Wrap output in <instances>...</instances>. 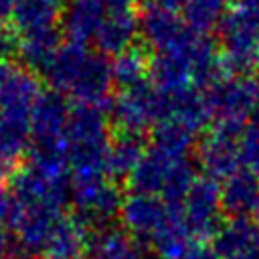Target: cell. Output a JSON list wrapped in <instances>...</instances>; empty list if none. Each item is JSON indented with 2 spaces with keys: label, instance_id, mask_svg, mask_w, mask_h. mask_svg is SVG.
<instances>
[{
  "label": "cell",
  "instance_id": "cell-1",
  "mask_svg": "<svg viewBox=\"0 0 259 259\" xmlns=\"http://www.w3.org/2000/svg\"><path fill=\"white\" fill-rule=\"evenodd\" d=\"M109 140V121L103 109L99 105L77 103L69 113L65 130V148L73 176L107 174Z\"/></svg>",
  "mask_w": 259,
  "mask_h": 259
},
{
  "label": "cell",
  "instance_id": "cell-2",
  "mask_svg": "<svg viewBox=\"0 0 259 259\" xmlns=\"http://www.w3.org/2000/svg\"><path fill=\"white\" fill-rule=\"evenodd\" d=\"M259 95V83L247 75H225L206 89V101L214 127L241 134L245 121L251 117L255 99Z\"/></svg>",
  "mask_w": 259,
  "mask_h": 259
},
{
  "label": "cell",
  "instance_id": "cell-3",
  "mask_svg": "<svg viewBox=\"0 0 259 259\" xmlns=\"http://www.w3.org/2000/svg\"><path fill=\"white\" fill-rule=\"evenodd\" d=\"M111 117L121 132L142 136L168 119V97L148 81L121 89L111 103Z\"/></svg>",
  "mask_w": 259,
  "mask_h": 259
},
{
  "label": "cell",
  "instance_id": "cell-4",
  "mask_svg": "<svg viewBox=\"0 0 259 259\" xmlns=\"http://www.w3.org/2000/svg\"><path fill=\"white\" fill-rule=\"evenodd\" d=\"M69 198L79 217L87 227H105L121 210V190L105 174H83L73 176Z\"/></svg>",
  "mask_w": 259,
  "mask_h": 259
},
{
  "label": "cell",
  "instance_id": "cell-5",
  "mask_svg": "<svg viewBox=\"0 0 259 259\" xmlns=\"http://www.w3.org/2000/svg\"><path fill=\"white\" fill-rule=\"evenodd\" d=\"M221 184L219 180L210 176H196L188 196L184 198V204L180 208V214L192 235V239L204 241L214 239V235L221 229Z\"/></svg>",
  "mask_w": 259,
  "mask_h": 259
},
{
  "label": "cell",
  "instance_id": "cell-6",
  "mask_svg": "<svg viewBox=\"0 0 259 259\" xmlns=\"http://www.w3.org/2000/svg\"><path fill=\"white\" fill-rule=\"evenodd\" d=\"M172 208L158 194L148 192H132L123 198L119 219L123 229L142 243H150V239L166 225L172 217Z\"/></svg>",
  "mask_w": 259,
  "mask_h": 259
},
{
  "label": "cell",
  "instance_id": "cell-7",
  "mask_svg": "<svg viewBox=\"0 0 259 259\" xmlns=\"http://www.w3.org/2000/svg\"><path fill=\"white\" fill-rule=\"evenodd\" d=\"M190 32V26L174 12L162 6H150L140 16V34L158 55L172 53Z\"/></svg>",
  "mask_w": 259,
  "mask_h": 259
},
{
  "label": "cell",
  "instance_id": "cell-8",
  "mask_svg": "<svg viewBox=\"0 0 259 259\" xmlns=\"http://www.w3.org/2000/svg\"><path fill=\"white\" fill-rule=\"evenodd\" d=\"M239 136L241 134H231L219 127L204 136L198 146V162L206 176L214 180H227L239 172Z\"/></svg>",
  "mask_w": 259,
  "mask_h": 259
},
{
  "label": "cell",
  "instance_id": "cell-9",
  "mask_svg": "<svg viewBox=\"0 0 259 259\" xmlns=\"http://www.w3.org/2000/svg\"><path fill=\"white\" fill-rule=\"evenodd\" d=\"M113 85L115 83L111 75V63L107 61V57L101 53H89L75 83L69 89V95L75 97L77 103H89L101 107V103L109 99Z\"/></svg>",
  "mask_w": 259,
  "mask_h": 259
},
{
  "label": "cell",
  "instance_id": "cell-10",
  "mask_svg": "<svg viewBox=\"0 0 259 259\" xmlns=\"http://www.w3.org/2000/svg\"><path fill=\"white\" fill-rule=\"evenodd\" d=\"M69 103L63 93L47 91L36 99L30 113V134L32 142H61L65 140V130L69 121Z\"/></svg>",
  "mask_w": 259,
  "mask_h": 259
},
{
  "label": "cell",
  "instance_id": "cell-11",
  "mask_svg": "<svg viewBox=\"0 0 259 259\" xmlns=\"http://www.w3.org/2000/svg\"><path fill=\"white\" fill-rule=\"evenodd\" d=\"M79 217H61L40 251V259H87L89 233Z\"/></svg>",
  "mask_w": 259,
  "mask_h": 259
},
{
  "label": "cell",
  "instance_id": "cell-12",
  "mask_svg": "<svg viewBox=\"0 0 259 259\" xmlns=\"http://www.w3.org/2000/svg\"><path fill=\"white\" fill-rule=\"evenodd\" d=\"M87 259H154L148 247L132 237L125 229L103 227L99 229L91 241Z\"/></svg>",
  "mask_w": 259,
  "mask_h": 259
},
{
  "label": "cell",
  "instance_id": "cell-13",
  "mask_svg": "<svg viewBox=\"0 0 259 259\" xmlns=\"http://www.w3.org/2000/svg\"><path fill=\"white\" fill-rule=\"evenodd\" d=\"M140 32V18L130 10H111L105 14L97 34L95 45L101 55H119L134 47V38Z\"/></svg>",
  "mask_w": 259,
  "mask_h": 259
},
{
  "label": "cell",
  "instance_id": "cell-14",
  "mask_svg": "<svg viewBox=\"0 0 259 259\" xmlns=\"http://www.w3.org/2000/svg\"><path fill=\"white\" fill-rule=\"evenodd\" d=\"M214 251L223 259L259 255V227L249 219H231L214 235Z\"/></svg>",
  "mask_w": 259,
  "mask_h": 259
},
{
  "label": "cell",
  "instance_id": "cell-15",
  "mask_svg": "<svg viewBox=\"0 0 259 259\" xmlns=\"http://www.w3.org/2000/svg\"><path fill=\"white\" fill-rule=\"evenodd\" d=\"M223 212L233 219H247L259 206V176L249 170H239L221 186Z\"/></svg>",
  "mask_w": 259,
  "mask_h": 259
},
{
  "label": "cell",
  "instance_id": "cell-16",
  "mask_svg": "<svg viewBox=\"0 0 259 259\" xmlns=\"http://www.w3.org/2000/svg\"><path fill=\"white\" fill-rule=\"evenodd\" d=\"M61 2L57 0H16L8 12L16 36L57 28L61 20Z\"/></svg>",
  "mask_w": 259,
  "mask_h": 259
},
{
  "label": "cell",
  "instance_id": "cell-17",
  "mask_svg": "<svg viewBox=\"0 0 259 259\" xmlns=\"http://www.w3.org/2000/svg\"><path fill=\"white\" fill-rule=\"evenodd\" d=\"M105 14V6L97 0H75L61 14L63 32L69 36L71 42L85 45L87 40L95 38Z\"/></svg>",
  "mask_w": 259,
  "mask_h": 259
},
{
  "label": "cell",
  "instance_id": "cell-18",
  "mask_svg": "<svg viewBox=\"0 0 259 259\" xmlns=\"http://www.w3.org/2000/svg\"><path fill=\"white\" fill-rule=\"evenodd\" d=\"M168 97V119H176L194 134L206 127V123L212 119L210 107L206 101V95L194 85H188L180 91L166 93Z\"/></svg>",
  "mask_w": 259,
  "mask_h": 259
},
{
  "label": "cell",
  "instance_id": "cell-19",
  "mask_svg": "<svg viewBox=\"0 0 259 259\" xmlns=\"http://www.w3.org/2000/svg\"><path fill=\"white\" fill-rule=\"evenodd\" d=\"M89 53L91 51H87V47L79 45V42L69 40L67 45H61V49L57 51V55L53 57L49 67L42 71V75H45L47 83L53 87V91L69 95V89L75 83Z\"/></svg>",
  "mask_w": 259,
  "mask_h": 259
},
{
  "label": "cell",
  "instance_id": "cell-20",
  "mask_svg": "<svg viewBox=\"0 0 259 259\" xmlns=\"http://www.w3.org/2000/svg\"><path fill=\"white\" fill-rule=\"evenodd\" d=\"M30 115L16 111H0V160L10 168L30 148Z\"/></svg>",
  "mask_w": 259,
  "mask_h": 259
},
{
  "label": "cell",
  "instance_id": "cell-21",
  "mask_svg": "<svg viewBox=\"0 0 259 259\" xmlns=\"http://www.w3.org/2000/svg\"><path fill=\"white\" fill-rule=\"evenodd\" d=\"M61 49V34L57 28L38 30L30 34L16 36V53L28 71H45L57 51Z\"/></svg>",
  "mask_w": 259,
  "mask_h": 259
},
{
  "label": "cell",
  "instance_id": "cell-22",
  "mask_svg": "<svg viewBox=\"0 0 259 259\" xmlns=\"http://www.w3.org/2000/svg\"><path fill=\"white\" fill-rule=\"evenodd\" d=\"M182 160V158H180ZM174 158L164 156L162 152L150 148L146 150L144 158L140 160V164L136 166V170L130 174L127 182L134 188V192H148V194H160L166 178L174 166Z\"/></svg>",
  "mask_w": 259,
  "mask_h": 259
},
{
  "label": "cell",
  "instance_id": "cell-23",
  "mask_svg": "<svg viewBox=\"0 0 259 259\" xmlns=\"http://www.w3.org/2000/svg\"><path fill=\"white\" fill-rule=\"evenodd\" d=\"M146 150L140 136L119 132L115 138L109 140L107 160H105L107 174L113 178H130V174L136 170Z\"/></svg>",
  "mask_w": 259,
  "mask_h": 259
},
{
  "label": "cell",
  "instance_id": "cell-24",
  "mask_svg": "<svg viewBox=\"0 0 259 259\" xmlns=\"http://www.w3.org/2000/svg\"><path fill=\"white\" fill-rule=\"evenodd\" d=\"M192 235L178 210L166 221V225L150 239L152 251L158 259H182L186 251L192 247Z\"/></svg>",
  "mask_w": 259,
  "mask_h": 259
},
{
  "label": "cell",
  "instance_id": "cell-25",
  "mask_svg": "<svg viewBox=\"0 0 259 259\" xmlns=\"http://www.w3.org/2000/svg\"><path fill=\"white\" fill-rule=\"evenodd\" d=\"M194 138H196V134L192 130H188L186 125H182L180 121L164 119L152 130V146L150 148L162 152L168 158L180 160V158H188V152L194 146Z\"/></svg>",
  "mask_w": 259,
  "mask_h": 259
},
{
  "label": "cell",
  "instance_id": "cell-26",
  "mask_svg": "<svg viewBox=\"0 0 259 259\" xmlns=\"http://www.w3.org/2000/svg\"><path fill=\"white\" fill-rule=\"evenodd\" d=\"M150 65L152 61L144 51V47H130L123 53L115 55L111 63L113 83L119 85L121 89L146 83V77L150 75Z\"/></svg>",
  "mask_w": 259,
  "mask_h": 259
},
{
  "label": "cell",
  "instance_id": "cell-27",
  "mask_svg": "<svg viewBox=\"0 0 259 259\" xmlns=\"http://www.w3.org/2000/svg\"><path fill=\"white\" fill-rule=\"evenodd\" d=\"M233 0H186L184 22L198 32H208L210 28L219 26L225 14L231 10Z\"/></svg>",
  "mask_w": 259,
  "mask_h": 259
},
{
  "label": "cell",
  "instance_id": "cell-28",
  "mask_svg": "<svg viewBox=\"0 0 259 259\" xmlns=\"http://www.w3.org/2000/svg\"><path fill=\"white\" fill-rule=\"evenodd\" d=\"M194 180H196V170L190 164V160L188 158L176 160L174 166H172V170H170V174H168V178H166V184H164V188L160 192L162 200L172 210H178L180 212V208L184 204V198L188 196Z\"/></svg>",
  "mask_w": 259,
  "mask_h": 259
},
{
  "label": "cell",
  "instance_id": "cell-29",
  "mask_svg": "<svg viewBox=\"0 0 259 259\" xmlns=\"http://www.w3.org/2000/svg\"><path fill=\"white\" fill-rule=\"evenodd\" d=\"M239 154L241 164L247 166L249 172L259 176V125H247L239 136Z\"/></svg>",
  "mask_w": 259,
  "mask_h": 259
},
{
  "label": "cell",
  "instance_id": "cell-30",
  "mask_svg": "<svg viewBox=\"0 0 259 259\" xmlns=\"http://www.w3.org/2000/svg\"><path fill=\"white\" fill-rule=\"evenodd\" d=\"M233 8L239 14H243L245 18L259 24V0H235Z\"/></svg>",
  "mask_w": 259,
  "mask_h": 259
},
{
  "label": "cell",
  "instance_id": "cell-31",
  "mask_svg": "<svg viewBox=\"0 0 259 259\" xmlns=\"http://www.w3.org/2000/svg\"><path fill=\"white\" fill-rule=\"evenodd\" d=\"M182 259H223V257L214 251V247H208L204 243H198V245H192Z\"/></svg>",
  "mask_w": 259,
  "mask_h": 259
},
{
  "label": "cell",
  "instance_id": "cell-32",
  "mask_svg": "<svg viewBox=\"0 0 259 259\" xmlns=\"http://www.w3.org/2000/svg\"><path fill=\"white\" fill-rule=\"evenodd\" d=\"M10 208H12L10 188L4 184V178H0V225L10 217Z\"/></svg>",
  "mask_w": 259,
  "mask_h": 259
},
{
  "label": "cell",
  "instance_id": "cell-33",
  "mask_svg": "<svg viewBox=\"0 0 259 259\" xmlns=\"http://www.w3.org/2000/svg\"><path fill=\"white\" fill-rule=\"evenodd\" d=\"M0 259H14V239L0 227Z\"/></svg>",
  "mask_w": 259,
  "mask_h": 259
},
{
  "label": "cell",
  "instance_id": "cell-34",
  "mask_svg": "<svg viewBox=\"0 0 259 259\" xmlns=\"http://www.w3.org/2000/svg\"><path fill=\"white\" fill-rule=\"evenodd\" d=\"M14 65L10 63V59H2L0 57V101H2V89H4V83L8 79V75L12 73Z\"/></svg>",
  "mask_w": 259,
  "mask_h": 259
},
{
  "label": "cell",
  "instance_id": "cell-35",
  "mask_svg": "<svg viewBox=\"0 0 259 259\" xmlns=\"http://www.w3.org/2000/svg\"><path fill=\"white\" fill-rule=\"evenodd\" d=\"M251 119H253V123H257V125H259V95H257V99H255V107H253Z\"/></svg>",
  "mask_w": 259,
  "mask_h": 259
},
{
  "label": "cell",
  "instance_id": "cell-36",
  "mask_svg": "<svg viewBox=\"0 0 259 259\" xmlns=\"http://www.w3.org/2000/svg\"><path fill=\"white\" fill-rule=\"evenodd\" d=\"M239 259H259V255H251V257H239Z\"/></svg>",
  "mask_w": 259,
  "mask_h": 259
},
{
  "label": "cell",
  "instance_id": "cell-37",
  "mask_svg": "<svg viewBox=\"0 0 259 259\" xmlns=\"http://www.w3.org/2000/svg\"><path fill=\"white\" fill-rule=\"evenodd\" d=\"M255 217H257V223H259V206H257V210H255Z\"/></svg>",
  "mask_w": 259,
  "mask_h": 259
},
{
  "label": "cell",
  "instance_id": "cell-38",
  "mask_svg": "<svg viewBox=\"0 0 259 259\" xmlns=\"http://www.w3.org/2000/svg\"><path fill=\"white\" fill-rule=\"evenodd\" d=\"M138 2H142V4H150L152 0H138Z\"/></svg>",
  "mask_w": 259,
  "mask_h": 259
},
{
  "label": "cell",
  "instance_id": "cell-39",
  "mask_svg": "<svg viewBox=\"0 0 259 259\" xmlns=\"http://www.w3.org/2000/svg\"><path fill=\"white\" fill-rule=\"evenodd\" d=\"M57 2H63V0H57Z\"/></svg>",
  "mask_w": 259,
  "mask_h": 259
},
{
  "label": "cell",
  "instance_id": "cell-40",
  "mask_svg": "<svg viewBox=\"0 0 259 259\" xmlns=\"http://www.w3.org/2000/svg\"><path fill=\"white\" fill-rule=\"evenodd\" d=\"M257 65H259V61H257Z\"/></svg>",
  "mask_w": 259,
  "mask_h": 259
}]
</instances>
